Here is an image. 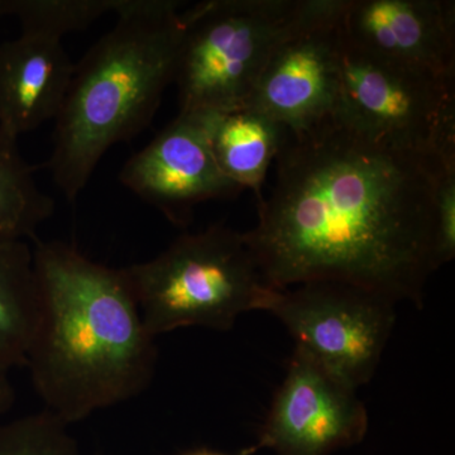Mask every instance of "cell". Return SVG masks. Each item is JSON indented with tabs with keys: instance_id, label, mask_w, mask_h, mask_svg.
<instances>
[{
	"instance_id": "obj_6",
	"label": "cell",
	"mask_w": 455,
	"mask_h": 455,
	"mask_svg": "<svg viewBox=\"0 0 455 455\" xmlns=\"http://www.w3.org/2000/svg\"><path fill=\"white\" fill-rule=\"evenodd\" d=\"M335 122L371 142L455 166V76L416 70L353 46L340 31Z\"/></svg>"
},
{
	"instance_id": "obj_21",
	"label": "cell",
	"mask_w": 455,
	"mask_h": 455,
	"mask_svg": "<svg viewBox=\"0 0 455 455\" xmlns=\"http://www.w3.org/2000/svg\"><path fill=\"white\" fill-rule=\"evenodd\" d=\"M0 17H3V14H2V0H0Z\"/></svg>"
},
{
	"instance_id": "obj_18",
	"label": "cell",
	"mask_w": 455,
	"mask_h": 455,
	"mask_svg": "<svg viewBox=\"0 0 455 455\" xmlns=\"http://www.w3.org/2000/svg\"><path fill=\"white\" fill-rule=\"evenodd\" d=\"M436 226L440 265L455 256V170H447L440 179L436 193Z\"/></svg>"
},
{
	"instance_id": "obj_7",
	"label": "cell",
	"mask_w": 455,
	"mask_h": 455,
	"mask_svg": "<svg viewBox=\"0 0 455 455\" xmlns=\"http://www.w3.org/2000/svg\"><path fill=\"white\" fill-rule=\"evenodd\" d=\"M395 302L335 283L277 290L269 313L307 353L355 388L376 373L396 323Z\"/></svg>"
},
{
	"instance_id": "obj_1",
	"label": "cell",
	"mask_w": 455,
	"mask_h": 455,
	"mask_svg": "<svg viewBox=\"0 0 455 455\" xmlns=\"http://www.w3.org/2000/svg\"><path fill=\"white\" fill-rule=\"evenodd\" d=\"M259 223L244 233L276 290L335 283L421 307L440 265L434 155L371 142L334 119L287 132Z\"/></svg>"
},
{
	"instance_id": "obj_13",
	"label": "cell",
	"mask_w": 455,
	"mask_h": 455,
	"mask_svg": "<svg viewBox=\"0 0 455 455\" xmlns=\"http://www.w3.org/2000/svg\"><path fill=\"white\" fill-rule=\"evenodd\" d=\"M286 134L283 125L248 108L214 113L212 154L227 178L242 188H252L259 197Z\"/></svg>"
},
{
	"instance_id": "obj_3",
	"label": "cell",
	"mask_w": 455,
	"mask_h": 455,
	"mask_svg": "<svg viewBox=\"0 0 455 455\" xmlns=\"http://www.w3.org/2000/svg\"><path fill=\"white\" fill-rule=\"evenodd\" d=\"M184 3L121 0L116 26L75 65L47 166L75 202L104 155L148 127L175 79Z\"/></svg>"
},
{
	"instance_id": "obj_4",
	"label": "cell",
	"mask_w": 455,
	"mask_h": 455,
	"mask_svg": "<svg viewBox=\"0 0 455 455\" xmlns=\"http://www.w3.org/2000/svg\"><path fill=\"white\" fill-rule=\"evenodd\" d=\"M124 272L155 338L188 326L230 331L242 314L267 311L277 292L263 277L244 233L224 224L180 235L155 259Z\"/></svg>"
},
{
	"instance_id": "obj_11",
	"label": "cell",
	"mask_w": 455,
	"mask_h": 455,
	"mask_svg": "<svg viewBox=\"0 0 455 455\" xmlns=\"http://www.w3.org/2000/svg\"><path fill=\"white\" fill-rule=\"evenodd\" d=\"M340 31L353 46L387 61L455 76V3L347 0Z\"/></svg>"
},
{
	"instance_id": "obj_20",
	"label": "cell",
	"mask_w": 455,
	"mask_h": 455,
	"mask_svg": "<svg viewBox=\"0 0 455 455\" xmlns=\"http://www.w3.org/2000/svg\"><path fill=\"white\" fill-rule=\"evenodd\" d=\"M182 455H232V454L223 453V451H212V449H208V448H202V449H196V451H188V453H185ZM236 455H241V454H236Z\"/></svg>"
},
{
	"instance_id": "obj_5",
	"label": "cell",
	"mask_w": 455,
	"mask_h": 455,
	"mask_svg": "<svg viewBox=\"0 0 455 455\" xmlns=\"http://www.w3.org/2000/svg\"><path fill=\"white\" fill-rule=\"evenodd\" d=\"M339 0H205L181 11L175 79L180 112L242 109L269 57Z\"/></svg>"
},
{
	"instance_id": "obj_9",
	"label": "cell",
	"mask_w": 455,
	"mask_h": 455,
	"mask_svg": "<svg viewBox=\"0 0 455 455\" xmlns=\"http://www.w3.org/2000/svg\"><path fill=\"white\" fill-rule=\"evenodd\" d=\"M347 0L291 33L269 57L243 108L291 134L333 119L339 100L340 17Z\"/></svg>"
},
{
	"instance_id": "obj_14",
	"label": "cell",
	"mask_w": 455,
	"mask_h": 455,
	"mask_svg": "<svg viewBox=\"0 0 455 455\" xmlns=\"http://www.w3.org/2000/svg\"><path fill=\"white\" fill-rule=\"evenodd\" d=\"M38 307L32 248L26 241H0V372L25 366Z\"/></svg>"
},
{
	"instance_id": "obj_10",
	"label": "cell",
	"mask_w": 455,
	"mask_h": 455,
	"mask_svg": "<svg viewBox=\"0 0 455 455\" xmlns=\"http://www.w3.org/2000/svg\"><path fill=\"white\" fill-rule=\"evenodd\" d=\"M212 116L180 112L119 173L125 188L176 226H187L199 204L229 199L244 190L218 166L212 148Z\"/></svg>"
},
{
	"instance_id": "obj_17",
	"label": "cell",
	"mask_w": 455,
	"mask_h": 455,
	"mask_svg": "<svg viewBox=\"0 0 455 455\" xmlns=\"http://www.w3.org/2000/svg\"><path fill=\"white\" fill-rule=\"evenodd\" d=\"M0 455H82L76 440L46 410L0 423Z\"/></svg>"
},
{
	"instance_id": "obj_12",
	"label": "cell",
	"mask_w": 455,
	"mask_h": 455,
	"mask_svg": "<svg viewBox=\"0 0 455 455\" xmlns=\"http://www.w3.org/2000/svg\"><path fill=\"white\" fill-rule=\"evenodd\" d=\"M74 70L59 38L22 32L0 44V131L18 140L56 119Z\"/></svg>"
},
{
	"instance_id": "obj_8",
	"label": "cell",
	"mask_w": 455,
	"mask_h": 455,
	"mask_svg": "<svg viewBox=\"0 0 455 455\" xmlns=\"http://www.w3.org/2000/svg\"><path fill=\"white\" fill-rule=\"evenodd\" d=\"M370 418L357 388L295 348L259 438L241 455H333L361 444Z\"/></svg>"
},
{
	"instance_id": "obj_15",
	"label": "cell",
	"mask_w": 455,
	"mask_h": 455,
	"mask_svg": "<svg viewBox=\"0 0 455 455\" xmlns=\"http://www.w3.org/2000/svg\"><path fill=\"white\" fill-rule=\"evenodd\" d=\"M53 212L55 200L38 187L17 139L0 131V241H33Z\"/></svg>"
},
{
	"instance_id": "obj_2",
	"label": "cell",
	"mask_w": 455,
	"mask_h": 455,
	"mask_svg": "<svg viewBox=\"0 0 455 455\" xmlns=\"http://www.w3.org/2000/svg\"><path fill=\"white\" fill-rule=\"evenodd\" d=\"M33 242L40 307L25 367L44 410L70 425L139 396L158 353L124 268Z\"/></svg>"
},
{
	"instance_id": "obj_16",
	"label": "cell",
	"mask_w": 455,
	"mask_h": 455,
	"mask_svg": "<svg viewBox=\"0 0 455 455\" xmlns=\"http://www.w3.org/2000/svg\"><path fill=\"white\" fill-rule=\"evenodd\" d=\"M121 0H2V14L16 17L22 32L62 40L83 31L104 14L116 12Z\"/></svg>"
},
{
	"instance_id": "obj_19",
	"label": "cell",
	"mask_w": 455,
	"mask_h": 455,
	"mask_svg": "<svg viewBox=\"0 0 455 455\" xmlns=\"http://www.w3.org/2000/svg\"><path fill=\"white\" fill-rule=\"evenodd\" d=\"M14 403V390L9 373L0 372V419L11 409Z\"/></svg>"
}]
</instances>
